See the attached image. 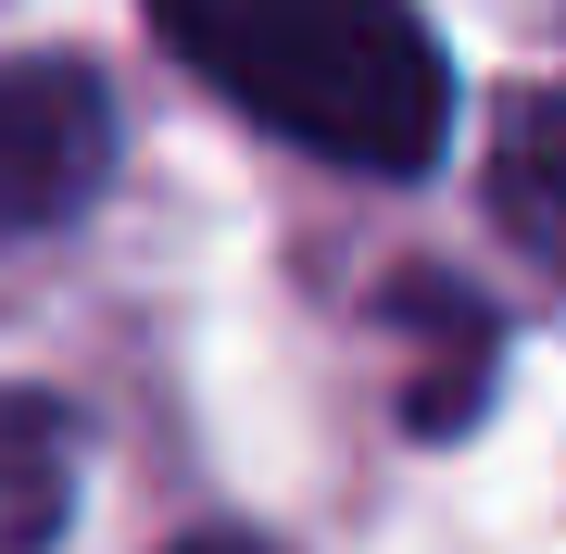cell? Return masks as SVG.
I'll return each instance as SVG.
<instances>
[{"instance_id": "cell-3", "label": "cell", "mask_w": 566, "mask_h": 554, "mask_svg": "<svg viewBox=\"0 0 566 554\" xmlns=\"http://www.w3.org/2000/svg\"><path fill=\"white\" fill-rule=\"evenodd\" d=\"M491 215H504V240L528 265L566 278V88H528L504 114V139H491Z\"/></svg>"}, {"instance_id": "cell-4", "label": "cell", "mask_w": 566, "mask_h": 554, "mask_svg": "<svg viewBox=\"0 0 566 554\" xmlns=\"http://www.w3.org/2000/svg\"><path fill=\"white\" fill-rule=\"evenodd\" d=\"M63 479H76V441L39 390H0V554H39L63 530Z\"/></svg>"}, {"instance_id": "cell-2", "label": "cell", "mask_w": 566, "mask_h": 554, "mask_svg": "<svg viewBox=\"0 0 566 554\" xmlns=\"http://www.w3.org/2000/svg\"><path fill=\"white\" fill-rule=\"evenodd\" d=\"M114 177V102L88 63H0V240L13 227H63L88 189Z\"/></svg>"}, {"instance_id": "cell-5", "label": "cell", "mask_w": 566, "mask_h": 554, "mask_svg": "<svg viewBox=\"0 0 566 554\" xmlns=\"http://www.w3.org/2000/svg\"><path fill=\"white\" fill-rule=\"evenodd\" d=\"M189 554H252V542H189Z\"/></svg>"}, {"instance_id": "cell-1", "label": "cell", "mask_w": 566, "mask_h": 554, "mask_svg": "<svg viewBox=\"0 0 566 554\" xmlns=\"http://www.w3.org/2000/svg\"><path fill=\"white\" fill-rule=\"evenodd\" d=\"M151 25L214 102L353 177H416L453 139V63L416 0H151Z\"/></svg>"}]
</instances>
